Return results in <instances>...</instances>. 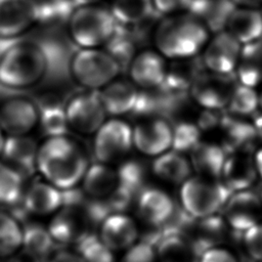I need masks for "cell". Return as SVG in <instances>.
<instances>
[{"label":"cell","mask_w":262,"mask_h":262,"mask_svg":"<svg viewBox=\"0 0 262 262\" xmlns=\"http://www.w3.org/2000/svg\"><path fill=\"white\" fill-rule=\"evenodd\" d=\"M89 165L84 146L69 134L46 137L39 143L37 174L61 191L79 186Z\"/></svg>","instance_id":"1"},{"label":"cell","mask_w":262,"mask_h":262,"mask_svg":"<svg viewBox=\"0 0 262 262\" xmlns=\"http://www.w3.org/2000/svg\"><path fill=\"white\" fill-rule=\"evenodd\" d=\"M210 37L207 26L188 11L163 16L152 32L155 48L168 60L200 56Z\"/></svg>","instance_id":"2"},{"label":"cell","mask_w":262,"mask_h":262,"mask_svg":"<svg viewBox=\"0 0 262 262\" xmlns=\"http://www.w3.org/2000/svg\"><path fill=\"white\" fill-rule=\"evenodd\" d=\"M47 68V56L39 44L18 42L0 55V85L14 90L31 88L44 78Z\"/></svg>","instance_id":"3"},{"label":"cell","mask_w":262,"mask_h":262,"mask_svg":"<svg viewBox=\"0 0 262 262\" xmlns=\"http://www.w3.org/2000/svg\"><path fill=\"white\" fill-rule=\"evenodd\" d=\"M117 26L110 7L100 4L77 6L68 18L70 38L80 48H102Z\"/></svg>","instance_id":"4"},{"label":"cell","mask_w":262,"mask_h":262,"mask_svg":"<svg viewBox=\"0 0 262 262\" xmlns=\"http://www.w3.org/2000/svg\"><path fill=\"white\" fill-rule=\"evenodd\" d=\"M230 194L220 179L192 174L179 186V206L189 217L200 219L218 214Z\"/></svg>","instance_id":"5"},{"label":"cell","mask_w":262,"mask_h":262,"mask_svg":"<svg viewBox=\"0 0 262 262\" xmlns=\"http://www.w3.org/2000/svg\"><path fill=\"white\" fill-rule=\"evenodd\" d=\"M121 67L103 48H80L69 61V73L84 90L99 91L118 78Z\"/></svg>","instance_id":"6"},{"label":"cell","mask_w":262,"mask_h":262,"mask_svg":"<svg viewBox=\"0 0 262 262\" xmlns=\"http://www.w3.org/2000/svg\"><path fill=\"white\" fill-rule=\"evenodd\" d=\"M132 125L122 118H110L94 133L92 151L97 162L116 166L133 150Z\"/></svg>","instance_id":"7"},{"label":"cell","mask_w":262,"mask_h":262,"mask_svg":"<svg viewBox=\"0 0 262 262\" xmlns=\"http://www.w3.org/2000/svg\"><path fill=\"white\" fill-rule=\"evenodd\" d=\"M64 112L69 130L84 136L94 135L107 118L98 91L74 94L64 103Z\"/></svg>","instance_id":"8"},{"label":"cell","mask_w":262,"mask_h":262,"mask_svg":"<svg viewBox=\"0 0 262 262\" xmlns=\"http://www.w3.org/2000/svg\"><path fill=\"white\" fill-rule=\"evenodd\" d=\"M133 148L137 154L154 159L172 148V122L165 116L137 120L132 126Z\"/></svg>","instance_id":"9"},{"label":"cell","mask_w":262,"mask_h":262,"mask_svg":"<svg viewBox=\"0 0 262 262\" xmlns=\"http://www.w3.org/2000/svg\"><path fill=\"white\" fill-rule=\"evenodd\" d=\"M231 75L205 71L190 88L188 92L189 97L201 108L224 110L227 107L235 87Z\"/></svg>","instance_id":"10"},{"label":"cell","mask_w":262,"mask_h":262,"mask_svg":"<svg viewBox=\"0 0 262 262\" xmlns=\"http://www.w3.org/2000/svg\"><path fill=\"white\" fill-rule=\"evenodd\" d=\"M38 121V105L29 97L11 96L0 103V128L6 136L29 135Z\"/></svg>","instance_id":"11"},{"label":"cell","mask_w":262,"mask_h":262,"mask_svg":"<svg viewBox=\"0 0 262 262\" xmlns=\"http://www.w3.org/2000/svg\"><path fill=\"white\" fill-rule=\"evenodd\" d=\"M178 206L166 189L147 185L141 189L135 200L134 210L137 219L143 225L163 227L175 214Z\"/></svg>","instance_id":"12"},{"label":"cell","mask_w":262,"mask_h":262,"mask_svg":"<svg viewBox=\"0 0 262 262\" xmlns=\"http://www.w3.org/2000/svg\"><path fill=\"white\" fill-rule=\"evenodd\" d=\"M96 233L114 253L125 252L139 241L140 224L129 213L112 212L99 223Z\"/></svg>","instance_id":"13"},{"label":"cell","mask_w":262,"mask_h":262,"mask_svg":"<svg viewBox=\"0 0 262 262\" xmlns=\"http://www.w3.org/2000/svg\"><path fill=\"white\" fill-rule=\"evenodd\" d=\"M48 231L55 245H77L91 231V222L82 208L62 206L48 222Z\"/></svg>","instance_id":"14"},{"label":"cell","mask_w":262,"mask_h":262,"mask_svg":"<svg viewBox=\"0 0 262 262\" xmlns=\"http://www.w3.org/2000/svg\"><path fill=\"white\" fill-rule=\"evenodd\" d=\"M221 211L230 229L245 232L262 221V200L251 189L234 191Z\"/></svg>","instance_id":"15"},{"label":"cell","mask_w":262,"mask_h":262,"mask_svg":"<svg viewBox=\"0 0 262 262\" xmlns=\"http://www.w3.org/2000/svg\"><path fill=\"white\" fill-rule=\"evenodd\" d=\"M241 49V43L228 32L221 31L210 37L200 56L206 71L231 75L237 66Z\"/></svg>","instance_id":"16"},{"label":"cell","mask_w":262,"mask_h":262,"mask_svg":"<svg viewBox=\"0 0 262 262\" xmlns=\"http://www.w3.org/2000/svg\"><path fill=\"white\" fill-rule=\"evenodd\" d=\"M168 59L156 48L138 50L129 63L128 79L138 89H152L164 85Z\"/></svg>","instance_id":"17"},{"label":"cell","mask_w":262,"mask_h":262,"mask_svg":"<svg viewBox=\"0 0 262 262\" xmlns=\"http://www.w3.org/2000/svg\"><path fill=\"white\" fill-rule=\"evenodd\" d=\"M39 21L36 0H0V38L23 35Z\"/></svg>","instance_id":"18"},{"label":"cell","mask_w":262,"mask_h":262,"mask_svg":"<svg viewBox=\"0 0 262 262\" xmlns=\"http://www.w3.org/2000/svg\"><path fill=\"white\" fill-rule=\"evenodd\" d=\"M21 203L32 217H51L63 205L62 191L39 176L25 186Z\"/></svg>","instance_id":"19"},{"label":"cell","mask_w":262,"mask_h":262,"mask_svg":"<svg viewBox=\"0 0 262 262\" xmlns=\"http://www.w3.org/2000/svg\"><path fill=\"white\" fill-rule=\"evenodd\" d=\"M39 142L30 135L6 136L0 161L24 178L31 177L37 173L36 158Z\"/></svg>","instance_id":"20"},{"label":"cell","mask_w":262,"mask_h":262,"mask_svg":"<svg viewBox=\"0 0 262 262\" xmlns=\"http://www.w3.org/2000/svg\"><path fill=\"white\" fill-rule=\"evenodd\" d=\"M258 177L254 156L246 151L226 155L220 180L231 192L251 189Z\"/></svg>","instance_id":"21"},{"label":"cell","mask_w":262,"mask_h":262,"mask_svg":"<svg viewBox=\"0 0 262 262\" xmlns=\"http://www.w3.org/2000/svg\"><path fill=\"white\" fill-rule=\"evenodd\" d=\"M138 93L139 89L125 78H116L98 91L104 111L111 118H122L131 114Z\"/></svg>","instance_id":"22"},{"label":"cell","mask_w":262,"mask_h":262,"mask_svg":"<svg viewBox=\"0 0 262 262\" xmlns=\"http://www.w3.org/2000/svg\"><path fill=\"white\" fill-rule=\"evenodd\" d=\"M228 229L223 217L215 214L200 219L192 218L182 236L188 239L196 254L200 255L211 247L220 246Z\"/></svg>","instance_id":"23"},{"label":"cell","mask_w":262,"mask_h":262,"mask_svg":"<svg viewBox=\"0 0 262 262\" xmlns=\"http://www.w3.org/2000/svg\"><path fill=\"white\" fill-rule=\"evenodd\" d=\"M151 176L173 186H180L193 173L186 155L170 149L150 161Z\"/></svg>","instance_id":"24"},{"label":"cell","mask_w":262,"mask_h":262,"mask_svg":"<svg viewBox=\"0 0 262 262\" xmlns=\"http://www.w3.org/2000/svg\"><path fill=\"white\" fill-rule=\"evenodd\" d=\"M205 71L201 56L169 60L163 86L175 96L188 94L192 85Z\"/></svg>","instance_id":"25"},{"label":"cell","mask_w":262,"mask_h":262,"mask_svg":"<svg viewBox=\"0 0 262 262\" xmlns=\"http://www.w3.org/2000/svg\"><path fill=\"white\" fill-rule=\"evenodd\" d=\"M119 186V179L115 166L95 162L90 163L80 187L87 198L97 201H105Z\"/></svg>","instance_id":"26"},{"label":"cell","mask_w":262,"mask_h":262,"mask_svg":"<svg viewBox=\"0 0 262 262\" xmlns=\"http://www.w3.org/2000/svg\"><path fill=\"white\" fill-rule=\"evenodd\" d=\"M226 155L227 152L221 144L202 139L187 157L193 174L220 179Z\"/></svg>","instance_id":"27"},{"label":"cell","mask_w":262,"mask_h":262,"mask_svg":"<svg viewBox=\"0 0 262 262\" xmlns=\"http://www.w3.org/2000/svg\"><path fill=\"white\" fill-rule=\"evenodd\" d=\"M242 45L262 37V13L254 7H235L229 14L225 30Z\"/></svg>","instance_id":"28"},{"label":"cell","mask_w":262,"mask_h":262,"mask_svg":"<svg viewBox=\"0 0 262 262\" xmlns=\"http://www.w3.org/2000/svg\"><path fill=\"white\" fill-rule=\"evenodd\" d=\"M119 185L138 193L147 186L148 179L151 177L150 162L147 158L137 154L129 155L116 165Z\"/></svg>","instance_id":"29"},{"label":"cell","mask_w":262,"mask_h":262,"mask_svg":"<svg viewBox=\"0 0 262 262\" xmlns=\"http://www.w3.org/2000/svg\"><path fill=\"white\" fill-rule=\"evenodd\" d=\"M234 72L242 85L255 89L262 85V40L242 45Z\"/></svg>","instance_id":"30"},{"label":"cell","mask_w":262,"mask_h":262,"mask_svg":"<svg viewBox=\"0 0 262 262\" xmlns=\"http://www.w3.org/2000/svg\"><path fill=\"white\" fill-rule=\"evenodd\" d=\"M234 8L230 0H192L188 12L198 16L210 32L218 33L225 30L227 18Z\"/></svg>","instance_id":"31"},{"label":"cell","mask_w":262,"mask_h":262,"mask_svg":"<svg viewBox=\"0 0 262 262\" xmlns=\"http://www.w3.org/2000/svg\"><path fill=\"white\" fill-rule=\"evenodd\" d=\"M55 246L46 224L33 218L23 224V248L42 261L45 262L52 255Z\"/></svg>","instance_id":"32"},{"label":"cell","mask_w":262,"mask_h":262,"mask_svg":"<svg viewBox=\"0 0 262 262\" xmlns=\"http://www.w3.org/2000/svg\"><path fill=\"white\" fill-rule=\"evenodd\" d=\"M110 9L117 24L123 27L141 25L155 11L151 0H113Z\"/></svg>","instance_id":"33"},{"label":"cell","mask_w":262,"mask_h":262,"mask_svg":"<svg viewBox=\"0 0 262 262\" xmlns=\"http://www.w3.org/2000/svg\"><path fill=\"white\" fill-rule=\"evenodd\" d=\"M36 103L39 108L38 127L45 138L69 134L64 104L56 100L36 101Z\"/></svg>","instance_id":"34"},{"label":"cell","mask_w":262,"mask_h":262,"mask_svg":"<svg viewBox=\"0 0 262 262\" xmlns=\"http://www.w3.org/2000/svg\"><path fill=\"white\" fill-rule=\"evenodd\" d=\"M175 95L171 94L164 86L152 89H139L138 97L131 115L137 120L155 116H164L163 112L173 101Z\"/></svg>","instance_id":"35"},{"label":"cell","mask_w":262,"mask_h":262,"mask_svg":"<svg viewBox=\"0 0 262 262\" xmlns=\"http://www.w3.org/2000/svg\"><path fill=\"white\" fill-rule=\"evenodd\" d=\"M158 262H195L196 254L192 245L182 235H164L156 245Z\"/></svg>","instance_id":"36"},{"label":"cell","mask_w":262,"mask_h":262,"mask_svg":"<svg viewBox=\"0 0 262 262\" xmlns=\"http://www.w3.org/2000/svg\"><path fill=\"white\" fill-rule=\"evenodd\" d=\"M23 248V225L8 211H0V259Z\"/></svg>","instance_id":"37"},{"label":"cell","mask_w":262,"mask_h":262,"mask_svg":"<svg viewBox=\"0 0 262 262\" xmlns=\"http://www.w3.org/2000/svg\"><path fill=\"white\" fill-rule=\"evenodd\" d=\"M103 49L118 62L121 69L128 68L138 51L134 36L126 28H119V26H117L113 36L104 44Z\"/></svg>","instance_id":"38"},{"label":"cell","mask_w":262,"mask_h":262,"mask_svg":"<svg viewBox=\"0 0 262 262\" xmlns=\"http://www.w3.org/2000/svg\"><path fill=\"white\" fill-rule=\"evenodd\" d=\"M25 178L0 161V206L11 207L21 201Z\"/></svg>","instance_id":"39"},{"label":"cell","mask_w":262,"mask_h":262,"mask_svg":"<svg viewBox=\"0 0 262 262\" xmlns=\"http://www.w3.org/2000/svg\"><path fill=\"white\" fill-rule=\"evenodd\" d=\"M202 131L193 121L180 120L172 123V148L178 152L188 154L202 140Z\"/></svg>","instance_id":"40"},{"label":"cell","mask_w":262,"mask_h":262,"mask_svg":"<svg viewBox=\"0 0 262 262\" xmlns=\"http://www.w3.org/2000/svg\"><path fill=\"white\" fill-rule=\"evenodd\" d=\"M75 250L85 262H117L116 253L102 244L94 232H90L75 245Z\"/></svg>","instance_id":"41"},{"label":"cell","mask_w":262,"mask_h":262,"mask_svg":"<svg viewBox=\"0 0 262 262\" xmlns=\"http://www.w3.org/2000/svg\"><path fill=\"white\" fill-rule=\"evenodd\" d=\"M228 110L237 116H249L259 107V93L255 88L235 85L227 105Z\"/></svg>","instance_id":"42"},{"label":"cell","mask_w":262,"mask_h":262,"mask_svg":"<svg viewBox=\"0 0 262 262\" xmlns=\"http://www.w3.org/2000/svg\"><path fill=\"white\" fill-rule=\"evenodd\" d=\"M137 193L119 185L116 190L105 200V203L112 212L128 213L134 208Z\"/></svg>","instance_id":"43"},{"label":"cell","mask_w":262,"mask_h":262,"mask_svg":"<svg viewBox=\"0 0 262 262\" xmlns=\"http://www.w3.org/2000/svg\"><path fill=\"white\" fill-rule=\"evenodd\" d=\"M119 262H158L156 248L142 241H138L123 252Z\"/></svg>","instance_id":"44"},{"label":"cell","mask_w":262,"mask_h":262,"mask_svg":"<svg viewBox=\"0 0 262 262\" xmlns=\"http://www.w3.org/2000/svg\"><path fill=\"white\" fill-rule=\"evenodd\" d=\"M244 247L248 255L257 262H262V221L244 232Z\"/></svg>","instance_id":"45"},{"label":"cell","mask_w":262,"mask_h":262,"mask_svg":"<svg viewBox=\"0 0 262 262\" xmlns=\"http://www.w3.org/2000/svg\"><path fill=\"white\" fill-rule=\"evenodd\" d=\"M155 11L163 16L187 12L192 0H151Z\"/></svg>","instance_id":"46"},{"label":"cell","mask_w":262,"mask_h":262,"mask_svg":"<svg viewBox=\"0 0 262 262\" xmlns=\"http://www.w3.org/2000/svg\"><path fill=\"white\" fill-rule=\"evenodd\" d=\"M198 262H238V260L232 251L220 245L203 251L199 255Z\"/></svg>","instance_id":"47"},{"label":"cell","mask_w":262,"mask_h":262,"mask_svg":"<svg viewBox=\"0 0 262 262\" xmlns=\"http://www.w3.org/2000/svg\"><path fill=\"white\" fill-rule=\"evenodd\" d=\"M45 262H85L76 250L67 248L55 250Z\"/></svg>","instance_id":"48"},{"label":"cell","mask_w":262,"mask_h":262,"mask_svg":"<svg viewBox=\"0 0 262 262\" xmlns=\"http://www.w3.org/2000/svg\"><path fill=\"white\" fill-rule=\"evenodd\" d=\"M6 262H44L28 250L21 248L6 259Z\"/></svg>","instance_id":"49"},{"label":"cell","mask_w":262,"mask_h":262,"mask_svg":"<svg viewBox=\"0 0 262 262\" xmlns=\"http://www.w3.org/2000/svg\"><path fill=\"white\" fill-rule=\"evenodd\" d=\"M234 5L239 7H256L259 4H262V0H230Z\"/></svg>","instance_id":"50"},{"label":"cell","mask_w":262,"mask_h":262,"mask_svg":"<svg viewBox=\"0 0 262 262\" xmlns=\"http://www.w3.org/2000/svg\"><path fill=\"white\" fill-rule=\"evenodd\" d=\"M254 160L257 168V172L259 177L262 178V147H260L254 155Z\"/></svg>","instance_id":"51"},{"label":"cell","mask_w":262,"mask_h":262,"mask_svg":"<svg viewBox=\"0 0 262 262\" xmlns=\"http://www.w3.org/2000/svg\"><path fill=\"white\" fill-rule=\"evenodd\" d=\"M100 0H71L75 7L77 6H84V5H91V4H98Z\"/></svg>","instance_id":"52"},{"label":"cell","mask_w":262,"mask_h":262,"mask_svg":"<svg viewBox=\"0 0 262 262\" xmlns=\"http://www.w3.org/2000/svg\"><path fill=\"white\" fill-rule=\"evenodd\" d=\"M254 128H255V131H256V134L262 137V116L255 120Z\"/></svg>","instance_id":"53"},{"label":"cell","mask_w":262,"mask_h":262,"mask_svg":"<svg viewBox=\"0 0 262 262\" xmlns=\"http://www.w3.org/2000/svg\"><path fill=\"white\" fill-rule=\"evenodd\" d=\"M5 139H6V135L3 133V131L0 128V156H1V152H2V149H3V146H4Z\"/></svg>","instance_id":"54"},{"label":"cell","mask_w":262,"mask_h":262,"mask_svg":"<svg viewBox=\"0 0 262 262\" xmlns=\"http://www.w3.org/2000/svg\"><path fill=\"white\" fill-rule=\"evenodd\" d=\"M259 107L262 110V91L259 93Z\"/></svg>","instance_id":"55"},{"label":"cell","mask_w":262,"mask_h":262,"mask_svg":"<svg viewBox=\"0 0 262 262\" xmlns=\"http://www.w3.org/2000/svg\"><path fill=\"white\" fill-rule=\"evenodd\" d=\"M37 1H56V0H37Z\"/></svg>","instance_id":"56"},{"label":"cell","mask_w":262,"mask_h":262,"mask_svg":"<svg viewBox=\"0 0 262 262\" xmlns=\"http://www.w3.org/2000/svg\"><path fill=\"white\" fill-rule=\"evenodd\" d=\"M260 196H261V200H262V193H261V195H260Z\"/></svg>","instance_id":"57"},{"label":"cell","mask_w":262,"mask_h":262,"mask_svg":"<svg viewBox=\"0 0 262 262\" xmlns=\"http://www.w3.org/2000/svg\"><path fill=\"white\" fill-rule=\"evenodd\" d=\"M261 13H262V11H261Z\"/></svg>","instance_id":"58"}]
</instances>
